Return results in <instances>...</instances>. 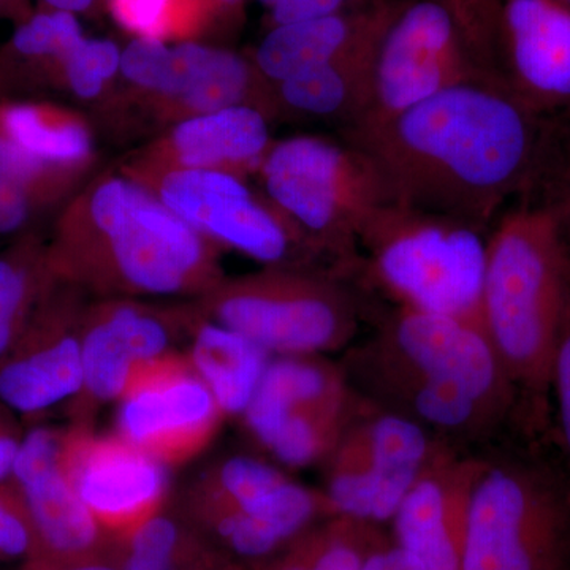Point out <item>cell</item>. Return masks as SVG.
<instances>
[{"label": "cell", "mask_w": 570, "mask_h": 570, "mask_svg": "<svg viewBox=\"0 0 570 570\" xmlns=\"http://www.w3.org/2000/svg\"><path fill=\"white\" fill-rule=\"evenodd\" d=\"M0 141L73 189L96 160L89 119L45 100L0 99Z\"/></svg>", "instance_id": "obj_24"}, {"label": "cell", "mask_w": 570, "mask_h": 570, "mask_svg": "<svg viewBox=\"0 0 570 570\" xmlns=\"http://www.w3.org/2000/svg\"><path fill=\"white\" fill-rule=\"evenodd\" d=\"M485 461L442 442L390 521L393 546L422 570H460L472 494Z\"/></svg>", "instance_id": "obj_20"}, {"label": "cell", "mask_w": 570, "mask_h": 570, "mask_svg": "<svg viewBox=\"0 0 570 570\" xmlns=\"http://www.w3.org/2000/svg\"><path fill=\"white\" fill-rule=\"evenodd\" d=\"M59 464L75 493L115 542L163 512L165 464L122 438L97 436L86 423L63 430Z\"/></svg>", "instance_id": "obj_18"}, {"label": "cell", "mask_w": 570, "mask_h": 570, "mask_svg": "<svg viewBox=\"0 0 570 570\" xmlns=\"http://www.w3.org/2000/svg\"><path fill=\"white\" fill-rule=\"evenodd\" d=\"M118 170L217 246L230 247L273 268L346 276L261 187L254 190L245 178L220 171L146 167L126 160Z\"/></svg>", "instance_id": "obj_11"}, {"label": "cell", "mask_w": 570, "mask_h": 570, "mask_svg": "<svg viewBox=\"0 0 570 570\" xmlns=\"http://www.w3.org/2000/svg\"><path fill=\"white\" fill-rule=\"evenodd\" d=\"M52 281L48 243L39 235H22L0 254V363L24 332Z\"/></svg>", "instance_id": "obj_29"}, {"label": "cell", "mask_w": 570, "mask_h": 570, "mask_svg": "<svg viewBox=\"0 0 570 570\" xmlns=\"http://www.w3.org/2000/svg\"><path fill=\"white\" fill-rule=\"evenodd\" d=\"M365 570H422L411 558L406 557L397 547L393 546L392 539L385 546L374 551L367 560Z\"/></svg>", "instance_id": "obj_39"}, {"label": "cell", "mask_w": 570, "mask_h": 570, "mask_svg": "<svg viewBox=\"0 0 570 570\" xmlns=\"http://www.w3.org/2000/svg\"><path fill=\"white\" fill-rule=\"evenodd\" d=\"M365 401L325 355L272 356L243 422L288 468L324 463Z\"/></svg>", "instance_id": "obj_13"}, {"label": "cell", "mask_w": 570, "mask_h": 570, "mask_svg": "<svg viewBox=\"0 0 570 570\" xmlns=\"http://www.w3.org/2000/svg\"><path fill=\"white\" fill-rule=\"evenodd\" d=\"M255 178L262 193L346 275L360 268V232L381 206L393 204L376 164L344 138L275 140Z\"/></svg>", "instance_id": "obj_8"}, {"label": "cell", "mask_w": 570, "mask_h": 570, "mask_svg": "<svg viewBox=\"0 0 570 570\" xmlns=\"http://www.w3.org/2000/svg\"><path fill=\"white\" fill-rule=\"evenodd\" d=\"M316 524L296 535L272 557L247 564L246 570H313L314 553H316Z\"/></svg>", "instance_id": "obj_38"}, {"label": "cell", "mask_w": 570, "mask_h": 570, "mask_svg": "<svg viewBox=\"0 0 570 570\" xmlns=\"http://www.w3.org/2000/svg\"><path fill=\"white\" fill-rule=\"evenodd\" d=\"M346 277L264 266L195 298L202 316L234 330L272 356L326 355L351 347L360 306Z\"/></svg>", "instance_id": "obj_9"}, {"label": "cell", "mask_w": 570, "mask_h": 570, "mask_svg": "<svg viewBox=\"0 0 570 570\" xmlns=\"http://www.w3.org/2000/svg\"><path fill=\"white\" fill-rule=\"evenodd\" d=\"M249 105L272 118L269 86L253 59L186 41L135 39L121 52L115 91L97 111L111 132L156 134L176 124Z\"/></svg>", "instance_id": "obj_7"}, {"label": "cell", "mask_w": 570, "mask_h": 570, "mask_svg": "<svg viewBox=\"0 0 570 570\" xmlns=\"http://www.w3.org/2000/svg\"><path fill=\"white\" fill-rule=\"evenodd\" d=\"M532 193L535 204L557 214L570 242V112L550 118Z\"/></svg>", "instance_id": "obj_34"}, {"label": "cell", "mask_w": 570, "mask_h": 570, "mask_svg": "<svg viewBox=\"0 0 570 570\" xmlns=\"http://www.w3.org/2000/svg\"><path fill=\"white\" fill-rule=\"evenodd\" d=\"M381 37L325 66L269 85L273 121L333 122L341 130L356 126L370 110Z\"/></svg>", "instance_id": "obj_25"}, {"label": "cell", "mask_w": 570, "mask_h": 570, "mask_svg": "<svg viewBox=\"0 0 570 570\" xmlns=\"http://www.w3.org/2000/svg\"><path fill=\"white\" fill-rule=\"evenodd\" d=\"M272 118L249 105L195 116L176 124L127 157L146 167L190 168L257 176L275 138Z\"/></svg>", "instance_id": "obj_22"}, {"label": "cell", "mask_w": 570, "mask_h": 570, "mask_svg": "<svg viewBox=\"0 0 570 570\" xmlns=\"http://www.w3.org/2000/svg\"><path fill=\"white\" fill-rule=\"evenodd\" d=\"M9 411H10V409H9V407H6V406H3V404H2V403H0V419H2V417H3V415H6V414H7V412H9Z\"/></svg>", "instance_id": "obj_44"}, {"label": "cell", "mask_w": 570, "mask_h": 570, "mask_svg": "<svg viewBox=\"0 0 570 570\" xmlns=\"http://www.w3.org/2000/svg\"><path fill=\"white\" fill-rule=\"evenodd\" d=\"M396 2L381 0L366 9L276 26L250 59L268 85L317 69L381 37Z\"/></svg>", "instance_id": "obj_23"}, {"label": "cell", "mask_w": 570, "mask_h": 570, "mask_svg": "<svg viewBox=\"0 0 570 570\" xmlns=\"http://www.w3.org/2000/svg\"><path fill=\"white\" fill-rule=\"evenodd\" d=\"M187 358L212 390L225 417H242L272 355L234 330L198 314L190 328Z\"/></svg>", "instance_id": "obj_27"}, {"label": "cell", "mask_w": 570, "mask_h": 570, "mask_svg": "<svg viewBox=\"0 0 570 570\" xmlns=\"http://www.w3.org/2000/svg\"><path fill=\"white\" fill-rule=\"evenodd\" d=\"M216 3L219 6L220 11H223L225 20L238 21L243 6H245V0H216Z\"/></svg>", "instance_id": "obj_43"}, {"label": "cell", "mask_w": 570, "mask_h": 570, "mask_svg": "<svg viewBox=\"0 0 570 570\" xmlns=\"http://www.w3.org/2000/svg\"><path fill=\"white\" fill-rule=\"evenodd\" d=\"M96 0H40V9L47 11H63V13H85L92 9Z\"/></svg>", "instance_id": "obj_41"}, {"label": "cell", "mask_w": 570, "mask_h": 570, "mask_svg": "<svg viewBox=\"0 0 570 570\" xmlns=\"http://www.w3.org/2000/svg\"><path fill=\"white\" fill-rule=\"evenodd\" d=\"M112 20L137 39L186 43L224 18L216 0H105ZM225 20V18H224Z\"/></svg>", "instance_id": "obj_30"}, {"label": "cell", "mask_w": 570, "mask_h": 570, "mask_svg": "<svg viewBox=\"0 0 570 570\" xmlns=\"http://www.w3.org/2000/svg\"><path fill=\"white\" fill-rule=\"evenodd\" d=\"M553 392L557 403L558 428L562 448L570 463V302L562 322L557 351L551 363L549 392Z\"/></svg>", "instance_id": "obj_36"}, {"label": "cell", "mask_w": 570, "mask_h": 570, "mask_svg": "<svg viewBox=\"0 0 570 570\" xmlns=\"http://www.w3.org/2000/svg\"><path fill=\"white\" fill-rule=\"evenodd\" d=\"M85 39L75 14L33 11L0 48V99L58 89L63 63Z\"/></svg>", "instance_id": "obj_26"}, {"label": "cell", "mask_w": 570, "mask_h": 570, "mask_svg": "<svg viewBox=\"0 0 570 570\" xmlns=\"http://www.w3.org/2000/svg\"><path fill=\"white\" fill-rule=\"evenodd\" d=\"M570 302V242L557 214L524 202L491 228L480 318L517 390L549 392Z\"/></svg>", "instance_id": "obj_4"}, {"label": "cell", "mask_w": 570, "mask_h": 570, "mask_svg": "<svg viewBox=\"0 0 570 570\" xmlns=\"http://www.w3.org/2000/svg\"><path fill=\"white\" fill-rule=\"evenodd\" d=\"M36 539L28 513L10 482L0 487V561L32 560Z\"/></svg>", "instance_id": "obj_35"}, {"label": "cell", "mask_w": 570, "mask_h": 570, "mask_svg": "<svg viewBox=\"0 0 570 570\" xmlns=\"http://www.w3.org/2000/svg\"><path fill=\"white\" fill-rule=\"evenodd\" d=\"M460 570H570V489L534 461L487 460Z\"/></svg>", "instance_id": "obj_10"}, {"label": "cell", "mask_w": 570, "mask_h": 570, "mask_svg": "<svg viewBox=\"0 0 570 570\" xmlns=\"http://www.w3.org/2000/svg\"><path fill=\"white\" fill-rule=\"evenodd\" d=\"M115 561L122 570H246L186 517L164 512L116 542Z\"/></svg>", "instance_id": "obj_28"}, {"label": "cell", "mask_w": 570, "mask_h": 570, "mask_svg": "<svg viewBox=\"0 0 570 570\" xmlns=\"http://www.w3.org/2000/svg\"><path fill=\"white\" fill-rule=\"evenodd\" d=\"M22 570H122V568L115 561V558H105V560L71 562V564H56V562L47 561H26Z\"/></svg>", "instance_id": "obj_40"}, {"label": "cell", "mask_w": 570, "mask_h": 570, "mask_svg": "<svg viewBox=\"0 0 570 570\" xmlns=\"http://www.w3.org/2000/svg\"><path fill=\"white\" fill-rule=\"evenodd\" d=\"M3 11L6 17L11 18L20 24V22L28 20L33 13L29 7V0H2Z\"/></svg>", "instance_id": "obj_42"}, {"label": "cell", "mask_w": 570, "mask_h": 570, "mask_svg": "<svg viewBox=\"0 0 570 570\" xmlns=\"http://www.w3.org/2000/svg\"><path fill=\"white\" fill-rule=\"evenodd\" d=\"M566 3H568V6H570V0H564Z\"/></svg>", "instance_id": "obj_46"}, {"label": "cell", "mask_w": 570, "mask_h": 570, "mask_svg": "<svg viewBox=\"0 0 570 570\" xmlns=\"http://www.w3.org/2000/svg\"><path fill=\"white\" fill-rule=\"evenodd\" d=\"M63 430L36 428L22 439L10 483L22 502L36 554L29 561L71 562L115 557L116 542L75 493L61 464Z\"/></svg>", "instance_id": "obj_19"}, {"label": "cell", "mask_w": 570, "mask_h": 570, "mask_svg": "<svg viewBox=\"0 0 570 570\" xmlns=\"http://www.w3.org/2000/svg\"><path fill=\"white\" fill-rule=\"evenodd\" d=\"M549 122L509 86L468 82L343 138L376 164L393 204L489 228L530 194Z\"/></svg>", "instance_id": "obj_1"}, {"label": "cell", "mask_w": 570, "mask_h": 570, "mask_svg": "<svg viewBox=\"0 0 570 570\" xmlns=\"http://www.w3.org/2000/svg\"><path fill=\"white\" fill-rule=\"evenodd\" d=\"M468 82L508 86L502 0H397L379 41L370 110L351 129Z\"/></svg>", "instance_id": "obj_5"}, {"label": "cell", "mask_w": 570, "mask_h": 570, "mask_svg": "<svg viewBox=\"0 0 570 570\" xmlns=\"http://www.w3.org/2000/svg\"><path fill=\"white\" fill-rule=\"evenodd\" d=\"M0 17H6V11H3L2 0H0Z\"/></svg>", "instance_id": "obj_45"}, {"label": "cell", "mask_w": 570, "mask_h": 570, "mask_svg": "<svg viewBox=\"0 0 570 570\" xmlns=\"http://www.w3.org/2000/svg\"><path fill=\"white\" fill-rule=\"evenodd\" d=\"M381 0H283L269 10L272 28L292 22L317 20L330 14L366 9Z\"/></svg>", "instance_id": "obj_37"}, {"label": "cell", "mask_w": 570, "mask_h": 570, "mask_svg": "<svg viewBox=\"0 0 570 570\" xmlns=\"http://www.w3.org/2000/svg\"><path fill=\"white\" fill-rule=\"evenodd\" d=\"M184 517L243 564L265 560L317 521L333 517L322 490L254 456H228L184 494Z\"/></svg>", "instance_id": "obj_12"}, {"label": "cell", "mask_w": 570, "mask_h": 570, "mask_svg": "<svg viewBox=\"0 0 570 570\" xmlns=\"http://www.w3.org/2000/svg\"><path fill=\"white\" fill-rule=\"evenodd\" d=\"M508 86L531 110L570 112V6L564 0H502Z\"/></svg>", "instance_id": "obj_21"}, {"label": "cell", "mask_w": 570, "mask_h": 570, "mask_svg": "<svg viewBox=\"0 0 570 570\" xmlns=\"http://www.w3.org/2000/svg\"><path fill=\"white\" fill-rule=\"evenodd\" d=\"M442 442L419 423L365 403L322 463V493L335 515L382 527Z\"/></svg>", "instance_id": "obj_14"}, {"label": "cell", "mask_w": 570, "mask_h": 570, "mask_svg": "<svg viewBox=\"0 0 570 570\" xmlns=\"http://www.w3.org/2000/svg\"><path fill=\"white\" fill-rule=\"evenodd\" d=\"M341 366L370 406L452 445L494 431L517 393L482 324L411 307L393 306Z\"/></svg>", "instance_id": "obj_2"}, {"label": "cell", "mask_w": 570, "mask_h": 570, "mask_svg": "<svg viewBox=\"0 0 570 570\" xmlns=\"http://www.w3.org/2000/svg\"><path fill=\"white\" fill-rule=\"evenodd\" d=\"M389 540L379 524L344 515L326 517L316 524L313 570H365L371 554Z\"/></svg>", "instance_id": "obj_32"}, {"label": "cell", "mask_w": 570, "mask_h": 570, "mask_svg": "<svg viewBox=\"0 0 570 570\" xmlns=\"http://www.w3.org/2000/svg\"><path fill=\"white\" fill-rule=\"evenodd\" d=\"M487 230L455 217L387 204L360 232V268L395 306L482 324Z\"/></svg>", "instance_id": "obj_6"}, {"label": "cell", "mask_w": 570, "mask_h": 570, "mask_svg": "<svg viewBox=\"0 0 570 570\" xmlns=\"http://www.w3.org/2000/svg\"><path fill=\"white\" fill-rule=\"evenodd\" d=\"M73 190L0 141V235L18 234L36 214Z\"/></svg>", "instance_id": "obj_31"}, {"label": "cell", "mask_w": 570, "mask_h": 570, "mask_svg": "<svg viewBox=\"0 0 570 570\" xmlns=\"http://www.w3.org/2000/svg\"><path fill=\"white\" fill-rule=\"evenodd\" d=\"M216 243L121 170L63 206L48 243L56 279L102 298H200L225 279Z\"/></svg>", "instance_id": "obj_3"}, {"label": "cell", "mask_w": 570, "mask_h": 570, "mask_svg": "<svg viewBox=\"0 0 570 570\" xmlns=\"http://www.w3.org/2000/svg\"><path fill=\"white\" fill-rule=\"evenodd\" d=\"M121 52L115 41L82 39L63 63L59 91L92 105L94 110L102 107L118 82Z\"/></svg>", "instance_id": "obj_33"}, {"label": "cell", "mask_w": 570, "mask_h": 570, "mask_svg": "<svg viewBox=\"0 0 570 570\" xmlns=\"http://www.w3.org/2000/svg\"><path fill=\"white\" fill-rule=\"evenodd\" d=\"M198 314L194 299L170 305L134 298L89 302L81 324L85 382L70 403L77 423L88 425L91 409L119 400L135 367L178 352L176 344L189 340Z\"/></svg>", "instance_id": "obj_15"}, {"label": "cell", "mask_w": 570, "mask_h": 570, "mask_svg": "<svg viewBox=\"0 0 570 570\" xmlns=\"http://www.w3.org/2000/svg\"><path fill=\"white\" fill-rule=\"evenodd\" d=\"M225 415L179 352L135 367L119 397L118 436L160 463L178 464L208 448Z\"/></svg>", "instance_id": "obj_16"}, {"label": "cell", "mask_w": 570, "mask_h": 570, "mask_svg": "<svg viewBox=\"0 0 570 570\" xmlns=\"http://www.w3.org/2000/svg\"><path fill=\"white\" fill-rule=\"evenodd\" d=\"M89 296L52 281L24 332L0 363V403L21 415H37L80 395L81 324Z\"/></svg>", "instance_id": "obj_17"}]
</instances>
